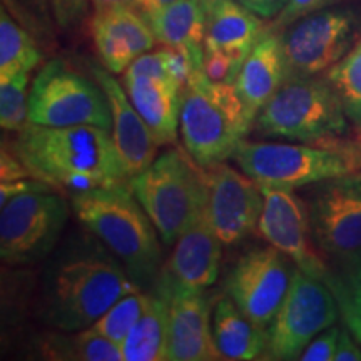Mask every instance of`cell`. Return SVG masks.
I'll list each match as a JSON object with an SVG mask.
<instances>
[{
	"label": "cell",
	"mask_w": 361,
	"mask_h": 361,
	"mask_svg": "<svg viewBox=\"0 0 361 361\" xmlns=\"http://www.w3.org/2000/svg\"><path fill=\"white\" fill-rule=\"evenodd\" d=\"M139 290L92 233L69 236L49 256L40 281L45 323L72 333L92 326L124 295Z\"/></svg>",
	"instance_id": "obj_1"
},
{
	"label": "cell",
	"mask_w": 361,
	"mask_h": 361,
	"mask_svg": "<svg viewBox=\"0 0 361 361\" xmlns=\"http://www.w3.org/2000/svg\"><path fill=\"white\" fill-rule=\"evenodd\" d=\"M12 149L34 178L72 196L129 180L111 130L97 126L47 128L27 123Z\"/></svg>",
	"instance_id": "obj_2"
},
{
	"label": "cell",
	"mask_w": 361,
	"mask_h": 361,
	"mask_svg": "<svg viewBox=\"0 0 361 361\" xmlns=\"http://www.w3.org/2000/svg\"><path fill=\"white\" fill-rule=\"evenodd\" d=\"M80 224L109 250L141 291H152L162 268L159 233L128 183L72 196Z\"/></svg>",
	"instance_id": "obj_3"
},
{
	"label": "cell",
	"mask_w": 361,
	"mask_h": 361,
	"mask_svg": "<svg viewBox=\"0 0 361 361\" xmlns=\"http://www.w3.org/2000/svg\"><path fill=\"white\" fill-rule=\"evenodd\" d=\"M252 123L234 84L211 82L201 72L180 89V137L201 168L233 157Z\"/></svg>",
	"instance_id": "obj_4"
},
{
	"label": "cell",
	"mask_w": 361,
	"mask_h": 361,
	"mask_svg": "<svg viewBox=\"0 0 361 361\" xmlns=\"http://www.w3.org/2000/svg\"><path fill=\"white\" fill-rule=\"evenodd\" d=\"M164 246H174L180 234L206 213L207 173L186 149L173 147L129 179Z\"/></svg>",
	"instance_id": "obj_5"
},
{
	"label": "cell",
	"mask_w": 361,
	"mask_h": 361,
	"mask_svg": "<svg viewBox=\"0 0 361 361\" xmlns=\"http://www.w3.org/2000/svg\"><path fill=\"white\" fill-rule=\"evenodd\" d=\"M255 129L263 137L335 144L348 134L350 121L326 75L290 78L266 102Z\"/></svg>",
	"instance_id": "obj_6"
},
{
	"label": "cell",
	"mask_w": 361,
	"mask_h": 361,
	"mask_svg": "<svg viewBox=\"0 0 361 361\" xmlns=\"http://www.w3.org/2000/svg\"><path fill=\"white\" fill-rule=\"evenodd\" d=\"M234 161L259 186L305 188L361 169V149L348 144L247 142L239 144Z\"/></svg>",
	"instance_id": "obj_7"
},
{
	"label": "cell",
	"mask_w": 361,
	"mask_h": 361,
	"mask_svg": "<svg viewBox=\"0 0 361 361\" xmlns=\"http://www.w3.org/2000/svg\"><path fill=\"white\" fill-rule=\"evenodd\" d=\"M29 123L47 128L97 126L112 129L106 92L61 59L47 62L35 75L29 92Z\"/></svg>",
	"instance_id": "obj_8"
},
{
	"label": "cell",
	"mask_w": 361,
	"mask_h": 361,
	"mask_svg": "<svg viewBox=\"0 0 361 361\" xmlns=\"http://www.w3.org/2000/svg\"><path fill=\"white\" fill-rule=\"evenodd\" d=\"M311 233L336 269L361 268V169L313 184L308 196Z\"/></svg>",
	"instance_id": "obj_9"
},
{
	"label": "cell",
	"mask_w": 361,
	"mask_h": 361,
	"mask_svg": "<svg viewBox=\"0 0 361 361\" xmlns=\"http://www.w3.org/2000/svg\"><path fill=\"white\" fill-rule=\"evenodd\" d=\"M69 219L64 197L47 189H32L0 206V256L7 264H32L56 250Z\"/></svg>",
	"instance_id": "obj_10"
},
{
	"label": "cell",
	"mask_w": 361,
	"mask_h": 361,
	"mask_svg": "<svg viewBox=\"0 0 361 361\" xmlns=\"http://www.w3.org/2000/svg\"><path fill=\"white\" fill-rule=\"evenodd\" d=\"M361 13L353 7L311 12L281 30L288 79L319 75L355 47Z\"/></svg>",
	"instance_id": "obj_11"
},
{
	"label": "cell",
	"mask_w": 361,
	"mask_h": 361,
	"mask_svg": "<svg viewBox=\"0 0 361 361\" xmlns=\"http://www.w3.org/2000/svg\"><path fill=\"white\" fill-rule=\"evenodd\" d=\"M338 318L340 310L328 284L296 266L288 295L268 328L263 360H300L310 341Z\"/></svg>",
	"instance_id": "obj_12"
},
{
	"label": "cell",
	"mask_w": 361,
	"mask_h": 361,
	"mask_svg": "<svg viewBox=\"0 0 361 361\" xmlns=\"http://www.w3.org/2000/svg\"><path fill=\"white\" fill-rule=\"evenodd\" d=\"M295 269L296 264L274 246L250 250L229 269L226 296L247 318L268 329L288 295Z\"/></svg>",
	"instance_id": "obj_13"
},
{
	"label": "cell",
	"mask_w": 361,
	"mask_h": 361,
	"mask_svg": "<svg viewBox=\"0 0 361 361\" xmlns=\"http://www.w3.org/2000/svg\"><path fill=\"white\" fill-rule=\"evenodd\" d=\"M263 211L258 221L261 238L290 258L306 274L323 279L328 266L314 251L308 202L293 189L261 186Z\"/></svg>",
	"instance_id": "obj_14"
},
{
	"label": "cell",
	"mask_w": 361,
	"mask_h": 361,
	"mask_svg": "<svg viewBox=\"0 0 361 361\" xmlns=\"http://www.w3.org/2000/svg\"><path fill=\"white\" fill-rule=\"evenodd\" d=\"M206 214L223 246H234L258 228L263 191L255 179L224 162L206 169Z\"/></svg>",
	"instance_id": "obj_15"
},
{
	"label": "cell",
	"mask_w": 361,
	"mask_h": 361,
	"mask_svg": "<svg viewBox=\"0 0 361 361\" xmlns=\"http://www.w3.org/2000/svg\"><path fill=\"white\" fill-rule=\"evenodd\" d=\"M223 243L211 228L207 214L197 218L174 243L168 263L162 264L152 293L168 301L179 293L206 291L219 276Z\"/></svg>",
	"instance_id": "obj_16"
},
{
	"label": "cell",
	"mask_w": 361,
	"mask_h": 361,
	"mask_svg": "<svg viewBox=\"0 0 361 361\" xmlns=\"http://www.w3.org/2000/svg\"><path fill=\"white\" fill-rule=\"evenodd\" d=\"M97 56L111 74H121L157 42L146 17L134 7L96 11L90 22Z\"/></svg>",
	"instance_id": "obj_17"
},
{
	"label": "cell",
	"mask_w": 361,
	"mask_h": 361,
	"mask_svg": "<svg viewBox=\"0 0 361 361\" xmlns=\"http://www.w3.org/2000/svg\"><path fill=\"white\" fill-rule=\"evenodd\" d=\"M92 75L106 92L112 114V141L116 144L128 178L142 173L156 159L157 146L154 135L135 111L123 85L107 69L92 66Z\"/></svg>",
	"instance_id": "obj_18"
},
{
	"label": "cell",
	"mask_w": 361,
	"mask_h": 361,
	"mask_svg": "<svg viewBox=\"0 0 361 361\" xmlns=\"http://www.w3.org/2000/svg\"><path fill=\"white\" fill-rule=\"evenodd\" d=\"M168 305V360H223L214 345L209 298L204 295V291L179 293L169 298Z\"/></svg>",
	"instance_id": "obj_19"
},
{
	"label": "cell",
	"mask_w": 361,
	"mask_h": 361,
	"mask_svg": "<svg viewBox=\"0 0 361 361\" xmlns=\"http://www.w3.org/2000/svg\"><path fill=\"white\" fill-rule=\"evenodd\" d=\"M286 79L288 67L281 32L268 27L251 47L234 84L252 121H256L259 111Z\"/></svg>",
	"instance_id": "obj_20"
},
{
	"label": "cell",
	"mask_w": 361,
	"mask_h": 361,
	"mask_svg": "<svg viewBox=\"0 0 361 361\" xmlns=\"http://www.w3.org/2000/svg\"><path fill=\"white\" fill-rule=\"evenodd\" d=\"M123 87L159 146L178 141L180 87L176 80L123 75Z\"/></svg>",
	"instance_id": "obj_21"
},
{
	"label": "cell",
	"mask_w": 361,
	"mask_h": 361,
	"mask_svg": "<svg viewBox=\"0 0 361 361\" xmlns=\"http://www.w3.org/2000/svg\"><path fill=\"white\" fill-rule=\"evenodd\" d=\"M206 37L204 49L250 54L251 47L268 27L263 17L236 0H204Z\"/></svg>",
	"instance_id": "obj_22"
},
{
	"label": "cell",
	"mask_w": 361,
	"mask_h": 361,
	"mask_svg": "<svg viewBox=\"0 0 361 361\" xmlns=\"http://www.w3.org/2000/svg\"><path fill=\"white\" fill-rule=\"evenodd\" d=\"M213 338L223 360H258L268 348V329L247 318L229 296L216 303Z\"/></svg>",
	"instance_id": "obj_23"
},
{
	"label": "cell",
	"mask_w": 361,
	"mask_h": 361,
	"mask_svg": "<svg viewBox=\"0 0 361 361\" xmlns=\"http://www.w3.org/2000/svg\"><path fill=\"white\" fill-rule=\"evenodd\" d=\"M154 37L164 47L189 49L204 52L206 2L176 0L171 6L147 17Z\"/></svg>",
	"instance_id": "obj_24"
},
{
	"label": "cell",
	"mask_w": 361,
	"mask_h": 361,
	"mask_svg": "<svg viewBox=\"0 0 361 361\" xmlns=\"http://www.w3.org/2000/svg\"><path fill=\"white\" fill-rule=\"evenodd\" d=\"M168 301L151 291V298L142 316L121 345L123 361L168 360Z\"/></svg>",
	"instance_id": "obj_25"
},
{
	"label": "cell",
	"mask_w": 361,
	"mask_h": 361,
	"mask_svg": "<svg viewBox=\"0 0 361 361\" xmlns=\"http://www.w3.org/2000/svg\"><path fill=\"white\" fill-rule=\"evenodd\" d=\"M42 61L37 42L29 29L12 17L2 4L0 8V80L29 74Z\"/></svg>",
	"instance_id": "obj_26"
},
{
	"label": "cell",
	"mask_w": 361,
	"mask_h": 361,
	"mask_svg": "<svg viewBox=\"0 0 361 361\" xmlns=\"http://www.w3.org/2000/svg\"><path fill=\"white\" fill-rule=\"evenodd\" d=\"M44 358L62 361H123L121 346L94 326L71 335H49L42 341Z\"/></svg>",
	"instance_id": "obj_27"
},
{
	"label": "cell",
	"mask_w": 361,
	"mask_h": 361,
	"mask_svg": "<svg viewBox=\"0 0 361 361\" xmlns=\"http://www.w3.org/2000/svg\"><path fill=\"white\" fill-rule=\"evenodd\" d=\"M324 75L335 89L351 128L361 139V44H356Z\"/></svg>",
	"instance_id": "obj_28"
},
{
	"label": "cell",
	"mask_w": 361,
	"mask_h": 361,
	"mask_svg": "<svg viewBox=\"0 0 361 361\" xmlns=\"http://www.w3.org/2000/svg\"><path fill=\"white\" fill-rule=\"evenodd\" d=\"M323 281L335 295L343 324L361 345V276L356 271L328 268Z\"/></svg>",
	"instance_id": "obj_29"
},
{
	"label": "cell",
	"mask_w": 361,
	"mask_h": 361,
	"mask_svg": "<svg viewBox=\"0 0 361 361\" xmlns=\"http://www.w3.org/2000/svg\"><path fill=\"white\" fill-rule=\"evenodd\" d=\"M151 293L135 290L121 298L92 324L99 333L109 338L116 345H123L134 324L139 322L149 303Z\"/></svg>",
	"instance_id": "obj_30"
},
{
	"label": "cell",
	"mask_w": 361,
	"mask_h": 361,
	"mask_svg": "<svg viewBox=\"0 0 361 361\" xmlns=\"http://www.w3.org/2000/svg\"><path fill=\"white\" fill-rule=\"evenodd\" d=\"M29 74L0 80V126L8 133H20L29 123Z\"/></svg>",
	"instance_id": "obj_31"
},
{
	"label": "cell",
	"mask_w": 361,
	"mask_h": 361,
	"mask_svg": "<svg viewBox=\"0 0 361 361\" xmlns=\"http://www.w3.org/2000/svg\"><path fill=\"white\" fill-rule=\"evenodd\" d=\"M11 13L20 20L42 42H51L54 37V12L51 0H4Z\"/></svg>",
	"instance_id": "obj_32"
},
{
	"label": "cell",
	"mask_w": 361,
	"mask_h": 361,
	"mask_svg": "<svg viewBox=\"0 0 361 361\" xmlns=\"http://www.w3.org/2000/svg\"><path fill=\"white\" fill-rule=\"evenodd\" d=\"M247 54L231 51H209L204 49L202 57V74L211 82L236 84L241 67L245 64Z\"/></svg>",
	"instance_id": "obj_33"
},
{
	"label": "cell",
	"mask_w": 361,
	"mask_h": 361,
	"mask_svg": "<svg viewBox=\"0 0 361 361\" xmlns=\"http://www.w3.org/2000/svg\"><path fill=\"white\" fill-rule=\"evenodd\" d=\"M54 22L64 30H72L82 24L87 16L90 0H51Z\"/></svg>",
	"instance_id": "obj_34"
},
{
	"label": "cell",
	"mask_w": 361,
	"mask_h": 361,
	"mask_svg": "<svg viewBox=\"0 0 361 361\" xmlns=\"http://www.w3.org/2000/svg\"><path fill=\"white\" fill-rule=\"evenodd\" d=\"M338 338H340V328L329 326L324 331L316 335L310 345L301 353L300 360L303 361H331L335 360Z\"/></svg>",
	"instance_id": "obj_35"
},
{
	"label": "cell",
	"mask_w": 361,
	"mask_h": 361,
	"mask_svg": "<svg viewBox=\"0 0 361 361\" xmlns=\"http://www.w3.org/2000/svg\"><path fill=\"white\" fill-rule=\"evenodd\" d=\"M336 2L338 0H290L286 4V7L283 8V12L276 17L274 24L269 27L273 30H276V32H281V30L286 29L288 25H291L293 22L301 19V17L308 16L311 12L322 11V8H326Z\"/></svg>",
	"instance_id": "obj_36"
},
{
	"label": "cell",
	"mask_w": 361,
	"mask_h": 361,
	"mask_svg": "<svg viewBox=\"0 0 361 361\" xmlns=\"http://www.w3.org/2000/svg\"><path fill=\"white\" fill-rule=\"evenodd\" d=\"M34 178L30 171L25 168V164L16 152H7L6 147H2V156H0V180L2 183H12V180Z\"/></svg>",
	"instance_id": "obj_37"
},
{
	"label": "cell",
	"mask_w": 361,
	"mask_h": 361,
	"mask_svg": "<svg viewBox=\"0 0 361 361\" xmlns=\"http://www.w3.org/2000/svg\"><path fill=\"white\" fill-rule=\"evenodd\" d=\"M335 361H361V345L348 328L340 329Z\"/></svg>",
	"instance_id": "obj_38"
},
{
	"label": "cell",
	"mask_w": 361,
	"mask_h": 361,
	"mask_svg": "<svg viewBox=\"0 0 361 361\" xmlns=\"http://www.w3.org/2000/svg\"><path fill=\"white\" fill-rule=\"evenodd\" d=\"M239 2L263 19H274L283 12L290 0H239Z\"/></svg>",
	"instance_id": "obj_39"
},
{
	"label": "cell",
	"mask_w": 361,
	"mask_h": 361,
	"mask_svg": "<svg viewBox=\"0 0 361 361\" xmlns=\"http://www.w3.org/2000/svg\"><path fill=\"white\" fill-rule=\"evenodd\" d=\"M173 2H176V0H137V11L147 19V17L154 16L156 12L162 11Z\"/></svg>",
	"instance_id": "obj_40"
},
{
	"label": "cell",
	"mask_w": 361,
	"mask_h": 361,
	"mask_svg": "<svg viewBox=\"0 0 361 361\" xmlns=\"http://www.w3.org/2000/svg\"><path fill=\"white\" fill-rule=\"evenodd\" d=\"M94 11H106L114 7H134L137 8V0H90Z\"/></svg>",
	"instance_id": "obj_41"
},
{
	"label": "cell",
	"mask_w": 361,
	"mask_h": 361,
	"mask_svg": "<svg viewBox=\"0 0 361 361\" xmlns=\"http://www.w3.org/2000/svg\"><path fill=\"white\" fill-rule=\"evenodd\" d=\"M356 273H358V274H360V276H361V268H360L358 271H356Z\"/></svg>",
	"instance_id": "obj_42"
},
{
	"label": "cell",
	"mask_w": 361,
	"mask_h": 361,
	"mask_svg": "<svg viewBox=\"0 0 361 361\" xmlns=\"http://www.w3.org/2000/svg\"><path fill=\"white\" fill-rule=\"evenodd\" d=\"M360 44H361V39H360Z\"/></svg>",
	"instance_id": "obj_43"
}]
</instances>
